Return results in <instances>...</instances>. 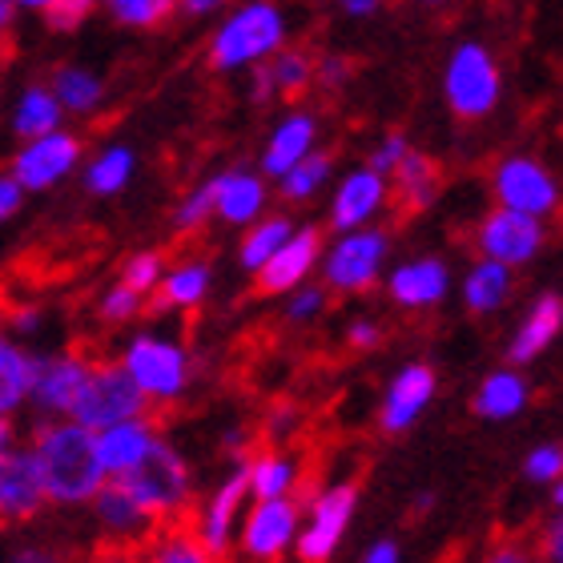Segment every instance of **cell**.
<instances>
[{
    "label": "cell",
    "mask_w": 563,
    "mask_h": 563,
    "mask_svg": "<svg viewBox=\"0 0 563 563\" xmlns=\"http://www.w3.org/2000/svg\"><path fill=\"white\" fill-rule=\"evenodd\" d=\"M346 339H351L354 351H371V346H378V339H383V330H378L375 322H354Z\"/></svg>",
    "instance_id": "816d5d0a"
},
{
    "label": "cell",
    "mask_w": 563,
    "mask_h": 563,
    "mask_svg": "<svg viewBox=\"0 0 563 563\" xmlns=\"http://www.w3.org/2000/svg\"><path fill=\"white\" fill-rule=\"evenodd\" d=\"M60 101L53 97V89L48 85H29L21 93V101H16V113H12V130H16V137H41V133H53L60 130Z\"/></svg>",
    "instance_id": "4316f807"
},
{
    "label": "cell",
    "mask_w": 563,
    "mask_h": 563,
    "mask_svg": "<svg viewBox=\"0 0 563 563\" xmlns=\"http://www.w3.org/2000/svg\"><path fill=\"white\" fill-rule=\"evenodd\" d=\"M12 563H69V560L57 552H48V548H24V552L12 555Z\"/></svg>",
    "instance_id": "f5cc1de1"
},
{
    "label": "cell",
    "mask_w": 563,
    "mask_h": 563,
    "mask_svg": "<svg viewBox=\"0 0 563 563\" xmlns=\"http://www.w3.org/2000/svg\"><path fill=\"white\" fill-rule=\"evenodd\" d=\"M89 371H93V363H89L85 354H57V358H45V363H36L29 395L53 415L73 411V402L81 395Z\"/></svg>",
    "instance_id": "2e32d148"
},
{
    "label": "cell",
    "mask_w": 563,
    "mask_h": 563,
    "mask_svg": "<svg viewBox=\"0 0 563 563\" xmlns=\"http://www.w3.org/2000/svg\"><path fill=\"white\" fill-rule=\"evenodd\" d=\"M294 483H298V467L286 455L262 451L246 463V487L258 499H282V495L294 492Z\"/></svg>",
    "instance_id": "f546056e"
},
{
    "label": "cell",
    "mask_w": 563,
    "mask_h": 563,
    "mask_svg": "<svg viewBox=\"0 0 563 563\" xmlns=\"http://www.w3.org/2000/svg\"><path fill=\"white\" fill-rule=\"evenodd\" d=\"M125 371L145 390V399L169 402L177 399L189 383V354L174 339H157V334H141L125 351Z\"/></svg>",
    "instance_id": "8992f818"
},
{
    "label": "cell",
    "mask_w": 563,
    "mask_h": 563,
    "mask_svg": "<svg viewBox=\"0 0 563 563\" xmlns=\"http://www.w3.org/2000/svg\"><path fill=\"white\" fill-rule=\"evenodd\" d=\"M162 271H165V262H162V254H137V258H130L125 262V274H121V282L130 286V290H137V294H145V290H153L157 282H162Z\"/></svg>",
    "instance_id": "ab89813d"
},
{
    "label": "cell",
    "mask_w": 563,
    "mask_h": 563,
    "mask_svg": "<svg viewBox=\"0 0 563 563\" xmlns=\"http://www.w3.org/2000/svg\"><path fill=\"white\" fill-rule=\"evenodd\" d=\"M446 282L451 278H446V266L439 258L407 262V266H399L395 278H390V298L399 306H411V310L434 306L446 294Z\"/></svg>",
    "instance_id": "484cf974"
},
{
    "label": "cell",
    "mask_w": 563,
    "mask_h": 563,
    "mask_svg": "<svg viewBox=\"0 0 563 563\" xmlns=\"http://www.w3.org/2000/svg\"><path fill=\"white\" fill-rule=\"evenodd\" d=\"M97 4H106L130 29H157L177 9V0H97Z\"/></svg>",
    "instance_id": "74e56055"
},
{
    "label": "cell",
    "mask_w": 563,
    "mask_h": 563,
    "mask_svg": "<svg viewBox=\"0 0 563 563\" xmlns=\"http://www.w3.org/2000/svg\"><path fill=\"white\" fill-rule=\"evenodd\" d=\"M12 4H16V9H33V12H45L48 4H53V0H12Z\"/></svg>",
    "instance_id": "94428289"
},
{
    "label": "cell",
    "mask_w": 563,
    "mask_h": 563,
    "mask_svg": "<svg viewBox=\"0 0 563 563\" xmlns=\"http://www.w3.org/2000/svg\"><path fill=\"white\" fill-rule=\"evenodd\" d=\"M286 41V16L274 0H250L234 16H225V24L210 41V65L218 73H234L246 65L274 57Z\"/></svg>",
    "instance_id": "7a4b0ae2"
},
{
    "label": "cell",
    "mask_w": 563,
    "mask_h": 563,
    "mask_svg": "<svg viewBox=\"0 0 563 563\" xmlns=\"http://www.w3.org/2000/svg\"><path fill=\"white\" fill-rule=\"evenodd\" d=\"M390 174H395V198H399L402 218L427 210V206L439 198V186H443V169H439V162L427 157V153H415V150L402 153V162L395 165Z\"/></svg>",
    "instance_id": "d6986e66"
},
{
    "label": "cell",
    "mask_w": 563,
    "mask_h": 563,
    "mask_svg": "<svg viewBox=\"0 0 563 563\" xmlns=\"http://www.w3.org/2000/svg\"><path fill=\"white\" fill-rule=\"evenodd\" d=\"M327 177H330V157L310 150L302 162H294L290 169L282 174V194H286V201H306Z\"/></svg>",
    "instance_id": "e575fe53"
},
{
    "label": "cell",
    "mask_w": 563,
    "mask_h": 563,
    "mask_svg": "<svg viewBox=\"0 0 563 563\" xmlns=\"http://www.w3.org/2000/svg\"><path fill=\"white\" fill-rule=\"evenodd\" d=\"M113 479L125 483V492H130L157 523L186 519V507H189V499H194V483H189L186 459L177 455L165 439H153L137 467H130L125 475H113Z\"/></svg>",
    "instance_id": "3957f363"
},
{
    "label": "cell",
    "mask_w": 563,
    "mask_h": 563,
    "mask_svg": "<svg viewBox=\"0 0 563 563\" xmlns=\"http://www.w3.org/2000/svg\"><path fill=\"white\" fill-rule=\"evenodd\" d=\"M483 563H536V560H531L528 543L516 540V536H504V540L492 543V552H487V560Z\"/></svg>",
    "instance_id": "bcb514c9"
},
{
    "label": "cell",
    "mask_w": 563,
    "mask_h": 563,
    "mask_svg": "<svg viewBox=\"0 0 563 563\" xmlns=\"http://www.w3.org/2000/svg\"><path fill=\"white\" fill-rule=\"evenodd\" d=\"M246 463L230 475V479L218 487V495L210 499V507L201 511L198 519V540L210 548L213 555H225V548H230V528H234V516H238V504L246 499Z\"/></svg>",
    "instance_id": "44dd1931"
},
{
    "label": "cell",
    "mask_w": 563,
    "mask_h": 563,
    "mask_svg": "<svg viewBox=\"0 0 563 563\" xmlns=\"http://www.w3.org/2000/svg\"><path fill=\"white\" fill-rule=\"evenodd\" d=\"M153 290H157L153 310H165V306H181V310H189V306H198L201 298H206V290H210V266L189 262V266H181V271H174L169 278L157 282Z\"/></svg>",
    "instance_id": "d6a6232c"
},
{
    "label": "cell",
    "mask_w": 563,
    "mask_h": 563,
    "mask_svg": "<svg viewBox=\"0 0 563 563\" xmlns=\"http://www.w3.org/2000/svg\"><path fill=\"white\" fill-rule=\"evenodd\" d=\"M342 12H351V16H371V12H378V4L383 0H339Z\"/></svg>",
    "instance_id": "6f0895ef"
},
{
    "label": "cell",
    "mask_w": 563,
    "mask_h": 563,
    "mask_svg": "<svg viewBox=\"0 0 563 563\" xmlns=\"http://www.w3.org/2000/svg\"><path fill=\"white\" fill-rule=\"evenodd\" d=\"M213 210V181H206L201 189H194L181 206H177V230H198Z\"/></svg>",
    "instance_id": "60d3db41"
},
{
    "label": "cell",
    "mask_w": 563,
    "mask_h": 563,
    "mask_svg": "<svg viewBox=\"0 0 563 563\" xmlns=\"http://www.w3.org/2000/svg\"><path fill=\"white\" fill-rule=\"evenodd\" d=\"M560 467H563V455L560 446H536L528 455V475L536 483H552L560 479Z\"/></svg>",
    "instance_id": "7bdbcfd3"
},
{
    "label": "cell",
    "mask_w": 563,
    "mask_h": 563,
    "mask_svg": "<svg viewBox=\"0 0 563 563\" xmlns=\"http://www.w3.org/2000/svg\"><path fill=\"white\" fill-rule=\"evenodd\" d=\"M93 12H97V0H53L45 9V21L53 33H73V29H81Z\"/></svg>",
    "instance_id": "f35d334b"
},
{
    "label": "cell",
    "mask_w": 563,
    "mask_h": 563,
    "mask_svg": "<svg viewBox=\"0 0 563 563\" xmlns=\"http://www.w3.org/2000/svg\"><path fill=\"white\" fill-rule=\"evenodd\" d=\"M290 234L294 230L286 218H266L262 225H254V230L246 234V242H242V266H246V271H258L262 262L271 258L274 250H278Z\"/></svg>",
    "instance_id": "8d00e7d4"
},
{
    "label": "cell",
    "mask_w": 563,
    "mask_h": 563,
    "mask_svg": "<svg viewBox=\"0 0 563 563\" xmlns=\"http://www.w3.org/2000/svg\"><path fill=\"white\" fill-rule=\"evenodd\" d=\"M318 250H322V230H318V225H306V230L290 234L271 258L258 266V294L294 290V286L310 274V266L318 262Z\"/></svg>",
    "instance_id": "5bb4252c"
},
{
    "label": "cell",
    "mask_w": 563,
    "mask_h": 563,
    "mask_svg": "<svg viewBox=\"0 0 563 563\" xmlns=\"http://www.w3.org/2000/svg\"><path fill=\"white\" fill-rule=\"evenodd\" d=\"M528 407V383L516 375V371H499L479 387L475 395V415L483 419H511Z\"/></svg>",
    "instance_id": "83f0119b"
},
{
    "label": "cell",
    "mask_w": 563,
    "mask_h": 563,
    "mask_svg": "<svg viewBox=\"0 0 563 563\" xmlns=\"http://www.w3.org/2000/svg\"><path fill=\"white\" fill-rule=\"evenodd\" d=\"M137 310H141V294L130 290L125 282H118V286L106 294V302H101V318H106V322H125V318H133Z\"/></svg>",
    "instance_id": "b9f144b4"
},
{
    "label": "cell",
    "mask_w": 563,
    "mask_h": 563,
    "mask_svg": "<svg viewBox=\"0 0 563 563\" xmlns=\"http://www.w3.org/2000/svg\"><path fill=\"white\" fill-rule=\"evenodd\" d=\"M93 563H141V552L137 548H121V543H101Z\"/></svg>",
    "instance_id": "f907efd6"
},
{
    "label": "cell",
    "mask_w": 563,
    "mask_h": 563,
    "mask_svg": "<svg viewBox=\"0 0 563 563\" xmlns=\"http://www.w3.org/2000/svg\"><path fill=\"white\" fill-rule=\"evenodd\" d=\"M314 77L327 89H339L346 77H351V60L346 57H322V60H314Z\"/></svg>",
    "instance_id": "7dc6e473"
},
{
    "label": "cell",
    "mask_w": 563,
    "mask_h": 563,
    "mask_svg": "<svg viewBox=\"0 0 563 563\" xmlns=\"http://www.w3.org/2000/svg\"><path fill=\"white\" fill-rule=\"evenodd\" d=\"M507 294H511V266H499V262L487 258L467 274V286H463L467 310H475V314H487L495 306H504Z\"/></svg>",
    "instance_id": "1f68e13d"
},
{
    "label": "cell",
    "mask_w": 563,
    "mask_h": 563,
    "mask_svg": "<svg viewBox=\"0 0 563 563\" xmlns=\"http://www.w3.org/2000/svg\"><path fill=\"white\" fill-rule=\"evenodd\" d=\"M130 174H133V153L125 150V145H113V150H106L89 165L85 181H89L93 194H118V189L130 181Z\"/></svg>",
    "instance_id": "d590c367"
},
{
    "label": "cell",
    "mask_w": 563,
    "mask_h": 563,
    "mask_svg": "<svg viewBox=\"0 0 563 563\" xmlns=\"http://www.w3.org/2000/svg\"><path fill=\"white\" fill-rule=\"evenodd\" d=\"M12 12H16V4H12V0H0V33L12 24Z\"/></svg>",
    "instance_id": "91938a15"
},
{
    "label": "cell",
    "mask_w": 563,
    "mask_h": 563,
    "mask_svg": "<svg viewBox=\"0 0 563 563\" xmlns=\"http://www.w3.org/2000/svg\"><path fill=\"white\" fill-rule=\"evenodd\" d=\"M33 371H36V363L21 346H12V342L0 339V415H12L29 399Z\"/></svg>",
    "instance_id": "4dcf8cb0"
},
{
    "label": "cell",
    "mask_w": 563,
    "mask_h": 563,
    "mask_svg": "<svg viewBox=\"0 0 563 563\" xmlns=\"http://www.w3.org/2000/svg\"><path fill=\"white\" fill-rule=\"evenodd\" d=\"M77 157H81V137L65 130L41 133L24 141L21 153L12 157V177L21 181V189H48L69 174Z\"/></svg>",
    "instance_id": "30bf717a"
},
{
    "label": "cell",
    "mask_w": 563,
    "mask_h": 563,
    "mask_svg": "<svg viewBox=\"0 0 563 563\" xmlns=\"http://www.w3.org/2000/svg\"><path fill=\"white\" fill-rule=\"evenodd\" d=\"M274 97V81H271V69H266V65H258V69H254V101H271Z\"/></svg>",
    "instance_id": "11a10c76"
},
{
    "label": "cell",
    "mask_w": 563,
    "mask_h": 563,
    "mask_svg": "<svg viewBox=\"0 0 563 563\" xmlns=\"http://www.w3.org/2000/svg\"><path fill=\"white\" fill-rule=\"evenodd\" d=\"M560 327H563L560 294H543V298H536L531 314L523 318V327H519L516 339H511V363L523 366V363H531V358H540L543 346H552V339L560 334Z\"/></svg>",
    "instance_id": "603a6c76"
},
{
    "label": "cell",
    "mask_w": 563,
    "mask_h": 563,
    "mask_svg": "<svg viewBox=\"0 0 563 563\" xmlns=\"http://www.w3.org/2000/svg\"><path fill=\"white\" fill-rule=\"evenodd\" d=\"M298 511L302 507L294 499H258V507L250 511L246 519V536H242V548L254 560H278L294 540V528H298Z\"/></svg>",
    "instance_id": "9a60e30c"
},
{
    "label": "cell",
    "mask_w": 563,
    "mask_h": 563,
    "mask_svg": "<svg viewBox=\"0 0 563 563\" xmlns=\"http://www.w3.org/2000/svg\"><path fill=\"white\" fill-rule=\"evenodd\" d=\"M141 563H222V555H213L198 540V528L189 519H174L153 531V540L141 548Z\"/></svg>",
    "instance_id": "7402d4cb"
},
{
    "label": "cell",
    "mask_w": 563,
    "mask_h": 563,
    "mask_svg": "<svg viewBox=\"0 0 563 563\" xmlns=\"http://www.w3.org/2000/svg\"><path fill=\"white\" fill-rule=\"evenodd\" d=\"M4 314H9V306H4V302H0V322H4Z\"/></svg>",
    "instance_id": "6125c7cd"
},
{
    "label": "cell",
    "mask_w": 563,
    "mask_h": 563,
    "mask_svg": "<svg viewBox=\"0 0 563 563\" xmlns=\"http://www.w3.org/2000/svg\"><path fill=\"white\" fill-rule=\"evenodd\" d=\"M262 201H266V186H262L258 174H246V169H230V174L213 177V210L225 222H250L258 218Z\"/></svg>",
    "instance_id": "cb8c5ba5"
},
{
    "label": "cell",
    "mask_w": 563,
    "mask_h": 563,
    "mask_svg": "<svg viewBox=\"0 0 563 563\" xmlns=\"http://www.w3.org/2000/svg\"><path fill=\"white\" fill-rule=\"evenodd\" d=\"M9 455H12V422H9V415H0V467H4Z\"/></svg>",
    "instance_id": "680465c9"
},
{
    "label": "cell",
    "mask_w": 563,
    "mask_h": 563,
    "mask_svg": "<svg viewBox=\"0 0 563 563\" xmlns=\"http://www.w3.org/2000/svg\"><path fill=\"white\" fill-rule=\"evenodd\" d=\"M431 395H434V371L427 363H411L390 383L387 399H383V431L387 434L407 431L419 419L422 407L431 402Z\"/></svg>",
    "instance_id": "e0dca14e"
},
{
    "label": "cell",
    "mask_w": 563,
    "mask_h": 563,
    "mask_svg": "<svg viewBox=\"0 0 563 563\" xmlns=\"http://www.w3.org/2000/svg\"><path fill=\"white\" fill-rule=\"evenodd\" d=\"M314 137H318V121L310 118V113H290V118L274 130V137L266 141L262 169L271 177H282L294 162H302L306 153L314 150Z\"/></svg>",
    "instance_id": "d4e9b609"
},
{
    "label": "cell",
    "mask_w": 563,
    "mask_h": 563,
    "mask_svg": "<svg viewBox=\"0 0 563 563\" xmlns=\"http://www.w3.org/2000/svg\"><path fill=\"white\" fill-rule=\"evenodd\" d=\"M225 0H177V9H186L189 16H210V12L222 9Z\"/></svg>",
    "instance_id": "9f6ffc18"
},
{
    "label": "cell",
    "mask_w": 563,
    "mask_h": 563,
    "mask_svg": "<svg viewBox=\"0 0 563 563\" xmlns=\"http://www.w3.org/2000/svg\"><path fill=\"white\" fill-rule=\"evenodd\" d=\"M145 411H150V399H145V390L130 378V371L121 363H106L89 371L69 415L81 427H89V431H106L113 422L141 419Z\"/></svg>",
    "instance_id": "277c9868"
},
{
    "label": "cell",
    "mask_w": 563,
    "mask_h": 563,
    "mask_svg": "<svg viewBox=\"0 0 563 563\" xmlns=\"http://www.w3.org/2000/svg\"><path fill=\"white\" fill-rule=\"evenodd\" d=\"M563 531H560V516L548 519V528H543L540 536V548H543V560L548 563H560V552H563V540H560Z\"/></svg>",
    "instance_id": "681fc988"
},
{
    "label": "cell",
    "mask_w": 563,
    "mask_h": 563,
    "mask_svg": "<svg viewBox=\"0 0 563 563\" xmlns=\"http://www.w3.org/2000/svg\"><path fill=\"white\" fill-rule=\"evenodd\" d=\"M93 511H97V519H101V528H106V536H109L106 543L137 548V552L153 540V531L162 528V523H157V519H153L130 492H125V483L121 479H106L101 487H97Z\"/></svg>",
    "instance_id": "7c38bea8"
},
{
    "label": "cell",
    "mask_w": 563,
    "mask_h": 563,
    "mask_svg": "<svg viewBox=\"0 0 563 563\" xmlns=\"http://www.w3.org/2000/svg\"><path fill=\"white\" fill-rule=\"evenodd\" d=\"M363 563H399V543L395 540H378L371 552H366Z\"/></svg>",
    "instance_id": "db71d44e"
},
{
    "label": "cell",
    "mask_w": 563,
    "mask_h": 563,
    "mask_svg": "<svg viewBox=\"0 0 563 563\" xmlns=\"http://www.w3.org/2000/svg\"><path fill=\"white\" fill-rule=\"evenodd\" d=\"M322 306H327V290H322V286H298L286 314H290L294 322H306V318H314Z\"/></svg>",
    "instance_id": "f6af8a7d"
},
{
    "label": "cell",
    "mask_w": 563,
    "mask_h": 563,
    "mask_svg": "<svg viewBox=\"0 0 563 563\" xmlns=\"http://www.w3.org/2000/svg\"><path fill=\"white\" fill-rule=\"evenodd\" d=\"M387 201V177L375 169H354L334 194V230H358Z\"/></svg>",
    "instance_id": "ffe728a7"
},
{
    "label": "cell",
    "mask_w": 563,
    "mask_h": 563,
    "mask_svg": "<svg viewBox=\"0 0 563 563\" xmlns=\"http://www.w3.org/2000/svg\"><path fill=\"white\" fill-rule=\"evenodd\" d=\"M543 230L540 218H528V213L516 210H492L475 230V246L487 262H499V266H523L543 250Z\"/></svg>",
    "instance_id": "ba28073f"
},
{
    "label": "cell",
    "mask_w": 563,
    "mask_h": 563,
    "mask_svg": "<svg viewBox=\"0 0 563 563\" xmlns=\"http://www.w3.org/2000/svg\"><path fill=\"white\" fill-rule=\"evenodd\" d=\"M33 455L53 504H89L106 483V467L97 459V431L81 427L77 419L45 422L33 434Z\"/></svg>",
    "instance_id": "6da1fadb"
},
{
    "label": "cell",
    "mask_w": 563,
    "mask_h": 563,
    "mask_svg": "<svg viewBox=\"0 0 563 563\" xmlns=\"http://www.w3.org/2000/svg\"><path fill=\"white\" fill-rule=\"evenodd\" d=\"M266 69H271L274 97H290V101H298L314 81V57L306 48H278Z\"/></svg>",
    "instance_id": "836d02e7"
},
{
    "label": "cell",
    "mask_w": 563,
    "mask_h": 563,
    "mask_svg": "<svg viewBox=\"0 0 563 563\" xmlns=\"http://www.w3.org/2000/svg\"><path fill=\"white\" fill-rule=\"evenodd\" d=\"M354 504H358V483H339V487H327L318 495L314 507H310V528L298 536V560L330 563L342 531L354 516Z\"/></svg>",
    "instance_id": "9c48e42d"
},
{
    "label": "cell",
    "mask_w": 563,
    "mask_h": 563,
    "mask_svg": "<svg viewBox=\"0 0 563 563\" xmlns=\"http://www.w3.org/2000/svg\"><path fill=\"white\" fill-rule=\"evenodd\" d=\"M407 150H411V145H407V137H402V133H390V137L378 141V150L371 153V169L387 177L390 169L402 162V153H407Z\"/></svg>",
    "instance_id": "ee69618b"
},
{
    "label": "cell",
    "mask_w": 563,
    "mask_h": 563,
    "mask_svg": "<svg viewBox=\"0 0 563 563\" xmlns=\"http://www.w3.org/2000/svg\"><path fill=\"white\" fill-rule=\"evenodd\" d=\"M21 198H24L21 181L12 174H0V222H9L12 213L21 210Z\"/></svg>",
    "instance_id": "c3c4849f"
},
{
    "label": "cell",
    "mask_w": 563,
    "mask_h": 563,
    "mask_svg": "<svg viewBox=\"0 0 563 563\" xmlns=\"http://www.w3.org/2000/svg\"><path fill=\"white\" fill-rule=\"evenodd\" d=\"M53 97L60 101V109H69V113H93L101 106V97H106V81L97 77V73L81 69V65H65L57 69L53 77Z\"/></svg>",
    "instance_id": "f1b7e54d"
},
{
    "label": "cell",
    "mask_w": 563,
    "mask_h": 563,
    "mask_svg": "<svg viewBox=\"0 0 563 563\" xmlns=\"http://www.w3.org/2000/svg\"><path fill=\"white\" fill-rule=\"evenodd\" d=\"M383 258H387V234L358 225L351 238H342L339 246L330 250V258L322 271H327V282L334 290L354 294V290H366V286L378 278Z\"/></svg>",
    "instance_id": "8fae6325"
},
{
    "label": "cell",
    "mask_w": 563,
    "mask_h": 563,
    "mask_svg": "<svg viewBox=\"0 0 563 563\" xmlns=\"http://www.w3.org/2000/svg\"><path fill=\"white\" fill-rule=\"evenodd\" d=\"M446 106L459 121L487 118L499 101V65L479 41H463L446 60Z\"/></svg>",
    "instance_id": "5b68a950"
},
{
    "label": "cell",
    "mask_w": 563,
    "mask_h": 563,
    "mask_svg": "<svg viewBox=\"0 0 563 563\" xmlns=\"http://www.w3.org/2000/svg\"><path fill=\"white\" fill-rule=\"evenodd\" d=\"M157 439V427L153 419H125V422H113L106 431H97V459H101V467L106 475H125L130 467H137L141 455L150 451V443Z\"/></svg>",
    "instance_id": "ac0fdd59"
},
{
    "label": "cell",
    "mask_w": 563,
    "mask_h": 563,
    "mask_svg": "<svg viewBox=\"0 0 563 563\" xmlns=\"http://www.w3.org/2000/svg\"><path fill=\"white\" fill-rule=\"evenodd\" d=\"M492 186L504 210L528 213V218H548L560 210V186L548 174V165L536 157H504L495 165Z\"/></svg>",
    "instance_id": "52a82bcc"
},
{
    "label": "cell",
    "mask_w": 563,
    "mask_h": 563,
    "mask_svg": "<svg viewBox=\"0 0 563 563\" xmlns=\"http://www.w3.org/2000/svg\"><path fill=\"white\" fill-rule=\"evenodd\" d=\"M427 4H443V0H427Z\"/></svg>",
    "instance_id": "be15d7a7"
},
{
    "label": "cell",
    "mask_w": 563,
    "mask_h": 563,
    "mask_svg": "<svg viewBox=\"0 0 563 563\" xmlns=\"http://www.w3.org/2000/svg\"><path fill=\"white\" fill-rule=\"evenodd\" d=\"M45 504H48V495H45V479H41V463H36L33 446H29V451H16V446H12V455L4 459V467H0V528L33 519Z\"/></svg>",
    "instance_id": "4fadbf2b"
}]
</instances>
